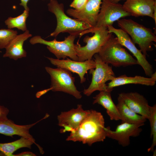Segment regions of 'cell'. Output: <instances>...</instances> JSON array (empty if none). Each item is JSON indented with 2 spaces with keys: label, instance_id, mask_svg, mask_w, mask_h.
I'll list each match as a JSON object with an SVG mask.
<instances>
[{
  "label": "cell",
  "instance_id": "8",
  "mask_svg": "<svg viewBox=\"0 0 156 156\" xmlns=\"http://www.w3.org/2000/svg\"><path fill=\"white\" fill-rule=\"evenodd\" d=\"M45 69L50 76L52 91L63 92L72 95L77 99L82 97L81 92L77 89L75 85V77H73L70 71L60 67L54 68L46 66Z\"/></svg>",
  "mask_w": 156,
  "mask_h": 156
},
{
  "label": "cell",
  "instance_id": "27",
  "mask_svg": "<svg viewBox=\"0 0 156 156\" xmlns=\"http://www.w3.org/2000/svg\"><path fill=\"white\" fill-rule=\"evenodd\" d=\"M9 112L8 109L3 106L0 105V118H7Z\"/></svg>",
  "mask_w": 156,
  "mask_h": 156
},
{
  "label": "cell",
  "instance_id": "29",
  "mask_svg": "<svg viewBox=\"0 0 156 156\" xmlns=\"http://www.w3.org/2000/svg\"><path fill=\"white\" fill-rule=\"evenodd\" d=\"M36 155L32 152L29 151L17 154H14L13 156H35Z\"/></svg>",
  "mask_w": 156,
  "mask_h": 156
},
{
  "label": "cell",
  "instance_id": "28",
  "mask_svg": "<svg viewBox=\"0 0 156 156\" xmlns=\"http://www.w3.org/2000/svg\"><path fill=\"white\" fill-rule=\"evenodd\" d=\"M52 88L50 87L48 89H45L42 90L38 92L36 94V96L37 98L40 97L42 95L45 94L49 91L52 90Z\"/></svg>",
  "mask_w": 156,
  "mask_h": 156
},
{
  "label": "cell",
  "instance_id": "13",
  "mask_svg": "<svg viewBox=\"0 0 156 156\" xmlns=\"http://www.w3.org/2000/svg\"><path fill=\"white\" fill-rule=\"evenodd\" d=\"M88 112V110H84L81 104H78L76 109L62 112L57 116L58 125L63 128L60 130V132H71L77 129L86 116Z\"/></svg>",
  "mask_w": 156,
  "mask_h": 156
},
{
  "label": "cell",
  "instance_id": "5",
  "mask_svg": "<svg viewBox=\"0 0 156 156\" xmlns=\"http://www.w3.org/2000/svg\"><path fill=\"white\" fill-rule=\"evenodd\" d=\"M104 62L114 67H125L138 64L119 42L117 37L112 36L107 40L98 53Z\"/></svg>",
  "mask_w": 156,
  "mask_h": 156
},
{
  "label": "cell",
  "instance_id": "26",
  "mask_svg": "<svg viewBox=\"0 0 156 156\" xmlns=\"http://www.w3.org/2000/svg\"><path fill=\"white\" fill-rule=\"evenodd\" d=\"M88 0H74L70 6L76 10L82 8L85 5Z\"/></svg>",
  "mask_w": 156,
  "mask_h": 156
},
{
  "label": "cell",
  "instance_id": "34",
  "mask_svg": "<svg viewBox=\"0 0 156 156\" xmlns=\"http://www.w3.org/2000/svg\"><path fill=\"white\" fill-rule=\"evenodd\" d=\"M1 52V51H0V52Z\"/></svg>",
  "mask_w": 156,
  "mask_h": 156
},
{
  "label": "cell",
  "instance_id": "10",
  "mask_svg": "<svg viewBox=\"0 0 156 156\" xmlns=\"http://www.w3.org/2000/svg\"><path fill=\"white\" fill-rule=\"evenodd\" d=\"M107 29L109 33L115 34L120 43L126 47L135 57L138 64L142 68L146 75L151 77L153 73L152 66L140 50L136 47L129 35L121 29L116 28L112 25L108 26Z\"/></svg>",
  "mask_w": 156,
  "mask_h": 156
},
{
  "label": "cell",
  "instance_id": "18",
  "mask_svg": "<svg viewBox=\"0 0 156 156\" xmlns=\"http://www.w3.org/2000/svg\"><path fill=\"white\" fill-rule=\"evenodd\" d=\"M41 120L31 124L18 125L7 118H0V133L11 137L17 135L21 137L32 138L29 132V129Z\"/></svg>",
  "mask_w": 156,
  "mask_h": 156
},
{
  "label": "cell",
  "instance_id": "9",
  "mask_svg": "<svg viewBox=\"0 0 156 156\" xmlns=\"http://www.w3.org/2000/svg\"><path fill=\"white\" fill-rule=\"evenodd\" d=\"M101 4L96 25L93 27L107 28L121 18L131 16L125 10L122 5L118 3L102 0Z\"/></svg>",
  "mask_w": 156,
  "mask_h": 156
},
{
  "label": "cell",
  "instance_id": "11",
  "mask_svg": "<svg viewBox=\"0 0 156 156\" xmlns=\"http://www.w3.org/2000/svg\"><path fill=\"white\" fill-rule=\"evenodd\" d=\"M142 126L125 122L118 125L115 131L110 130L109 127H105L107 137L117 141L123 147L128 146L130 144L131 137L138 136L142 131L140 127Z\"/></svg>",
  "mask_w": 156,
  "mask_h": 156
},
{
  "label": "cell",
  "instance_id": "15",
  "mask_svg": "<svg viewBox=\"0 0 156 156\" xmlns=\"http://www.w3.org/2000/svg\"><path fill=\"white\" fill-rule=\"evenodd\" d=\"M119 95L131 109L147 119L149 118L151 106L143 95L137 92L121 93Z\"/></svg>",
  "mask_w": 156,
  "mask_h": 156
},
{
  "label": "cell",
  "instance_id": "12",
  "mask_svg": "<svg viewBox=\"0 0 156 156\" xmlns=\"http://www.w3.org/2000/svg\"><path fill=\"white\" fill-rule=\"evenodd\" d=\"M102 0H88L81 9L76 10L69 8L67 14L76 19L85 23L91 28L96 24L98 16L101 8Z\"/></svg>",
  "mask_w": 156,
  "mask_h": 156
},
{
  "label": "cell",
  "instance_id": "30",
  "mask_svg": "<svg viewBox=\"0 0 156 156\" xmlns=\"http://www.w3.org/2000/svg\"><path fill=\"white\" fill-rule=\"evenodd\" d=\"M21 3L20 5L23 6L25 10H29V8L27 6V3L29 0H20Z\"/></svg>",
  "mask_w": 156,
  "mask_h": 156
},
{
  "label": "cell",
  "instance_id": "24",
  "mask_svg": "<svg viewBox=\"0 0 156 156\" xmlns=\"http://www.w3.org/2000/svg\"><path fill=\"white\" fill-rule=\"evenodd\" d=\"M149 120L151 126L150 137L152 139V143L151 147L148 148V152L153 151L156 145V105L150 107V114Z\"/></svg>",
  "mask_w": 156,
  "mask_h": 156
},
{
  "label": "cell",
  "instance_id": "3",
  "mask_svg": "<svg viewBox=\"0 0 156 156\" xmlns=\"http://www.w3.org/2000/svg\"><path fill=\"white\" fill-rule=\"evenodd\" d=\"M117 21L118 26L130 36L133 42L138 45L145 57L148 51L153 50L152 46L153 42H156V36L151 29L131 19H120Z\"/></svg>",
  "mask_w": 156,
  "mask_h": 156
},
{
  "label": "cell",
  "instance_id": "23",
  "mask_svg": "<svg viewBox=\"0 0 156 156\" xmlns=\"http://www.w3.org/2000/svg\"><path fill=\"white\" fill-rule=\"evenodd\" d=\"M29 10H25L22 14L17 17H8L5 21V24L9 29L16 28L25 31L27 30L26 23L29 15Z\"/></svg>",
  "mask_w": 156,
  "mask_h": 156
},
{
  "label": "cell",
  "instance_id": "16",
  "mask_svg": "<svg viewBox=\"0 0 156 156\" xmlns=\"http://www.w3.org/2000/svg\"><path fill=\"white\" fill-rule=\"evenodd\" d=\"M156 0H126L122 5L131 16L138 17L147 16L153 18Z\"/></svg>",
  "mask_w": 156,
  "mask_h": 156
},
{
  "label": "cell",
  "instance_id": "4",
  "mask_svg": "<svg viewBox=\"0 0 156 156\" xmlns=\"http://www.w3.org/2000/svg\"><path fill=\"white\" fill-rule=\"evenodd\" d=\"M49 10L55 15L57 21L55 29L49 36L57 37L61 33L79 36L82 32L91 27L85 23L68 16L64 12L63 3H59L57 0H50L48 4Z\"/></svg>",
  "mask_w": 156,
  "mask_h": 156
},
{
  "label": "cell",
  "instance_id": "2",
  "mask_svg": "<svg viewBox=\"0 0 156 156\" xmlns=\"http://www.w3.org/2000/svg\"><path fill=\"white\" fill-rule=\"evenodd\" d=\"M89 33H94V35L91 37L87 36L84 38L83 41L86 44V45L82 47L78 43L75 44L79 61L92 59L94 54L99 52L112 34L109 32L107 27H92L81 32L79 36L80 37Z\"/></svg>",
  "mask_w": 156,
  "mask_h": 156
},
{
  "label": "cell",
  "instance_id": "7",
  "mask_svg": "<svg viewBox=\"0 0 156 156\" xmlns=\"http://www.w3.org/2000/svg\"><path fill=\"white\" fill-rule=\"evenodd\" d=\"M78 36L77 34H70L63 41H59L56 39L47 41L39 36H36L30 39L29 42L32 44L39 43L47 45V48L57 59H65L69 57L72 60L78 61L74 44L75 40Z\"/></svg>",
  "mask_w": 156,
  "mask_h": 156
},
{
  "label": "cell",
  "instance_id": "17",
  "mask_svg": "<svg viewBox=\"0 0 156 156\" xmlns=\"http://www.w3.org/2000/svg\"><path fill=\"white\" fill-rule=\"evenodd\" d=\"M31 36L28 30L23 34L17 35L5 48L3 57H8L15 60L26 57L27 53L23 48V44L24 42Z\"/></svg>",
  "mask_w": 156,
  "mask_h": 156
},
{
  "label": "cell",
  "instance_id": "20",
  "mask_svg": "<svg viewBox=\"0 0 156 156\" xmlns=\"http://www.w3.org/2000/svg\"><path fill=\"white\" fill-rule=\"evenodd\" d=\"M156 80L153 78L136 75L128 77L125 75L115 77L108 84L107 88L110 92L114 87L129 84H140L147 86H154Z\"/></svg>",
  "mask_w": 156,
  "mask_h": 156
},
{
  "label": "cell",
  "instance_id": "21",
  "mask_svg": "<svg viewBox=\"0 0 156 156\" xmlns=\"http://www.w3.org/2000/svg\"><path fill=\"white\" fill-rule=\"evenodd\" d=\"M116 105L121 116L122 122L140 125L142 126L144 125L147 119L129 108L119 95Z\"/></svg>",
  "mask_w": 156,
  "mask_h": 156
},
{
  "label": "cell",
  "instance_id": "19",
  "mask_svg": "<svg viewBox=\"0 0 156 156\" xmlns=\"http://www.w3.org/2000/svg\"><path fill=\"white\" fill-rule=\"evenodd\" d=\"M93 98L94 100L93 104H98L105 109L111 120H121V117L117 106L112 100L111 92L106 91H100Z\"/></svg>",
  "mask_w": 156,
  "mask_h": 156
},
{
  "label": "cell",
  "instance_id": "22",
  "mask_svg": "<svg viewBox=\"0 0 156 156\" xmlns=\"http://www.w3.org/2000/svg\"><path fill=\"white\" fill-rule=\"evenodd\" d=\"M35 143L33 138L21 137L20 139L12 142L0 143V152L3 155L13 156V153L18 149L24 147L31 148L32 145Z\"/></svg>",
  "mask_w": 156,
  "mask_h": 156
},
{
  "label": "cell",
  "instance_id": "25",
  "mask_svg": "<svg viewBox=\"0 0 156 156\" xmlns=\"http://www.w3.org/2000/svg\"><path fill=\"white\" fill-rule=\"evenodd\" d=\"M17 34L16 31L12 29H0V49H5Z\"/></svg>",
  "mask_w": 156,
  "mask_h": 156
},
{
  "label": "cell",
  "instance_id": "32",
  "mask_svg": "<svg viewBox=\"0 0 156 156\" xmlns=\"http://www.w3.org/2000/svg\"><path fill=\"white\" fill-rule=\"evenodd\" d=\"M156 72L154 73H153L151 75V77L153 78V79L156 80Z\"/></svg>",
  "mask_w": 156,
  "mask_h": 156
},
{
  "label": "cell",
  "instance_id": "31",
  "mask_svg": "<svg viewBox=\"0 0 156 156\" xmlns=\"http://www.w3.org/2000/svg\"><path fill=\"white\" fill-rule=\"evenodd\" d=\"M153 19H154L155 23V25H156V5L155 6L154 8V11L153 12Z\"/></svg>",
  "mask_w": 156,
  "mask_h": 156
},
{
  "label": "cell",
  "instance_id": "1",
  "mask_svg": "<svg viewBox=\"0 0 156 156\" xmlns=\"http://www.w3.org/2000/svg\"><path fill=\"white\" fill-rule=\"evenodd\" d=\"M105 127L101 113L93 109L88 110L79 126L71 132L66 140L81 142L91 146L95 142L104 141L107 137Z\"/></svg>",
  "mask_w": 156,
  "mask_h": 156
},
{
  "label": "cell",
  "instance_id": "33",
  "mask_svg": "<svg viewBox=\"0 0 156 156\" xmlns=\"http://www.w3.org/2000/svg\"><path fill=\"white\" fill-rule=\"evenodd\" d=\"M109 1L114 3H117L119 1L122 0H108Z\"/></svg>",
  "mask_w": 156,
  "mask_h": 156
},
{
  "label": "cell",
  "instance_id": "6",
  "mask_svg": "<svg viewBox=\"0 0 156 156\" xmlns=\"http://www.w3.org/2000/svg\"><path fill=\"white\" fill-rule=\"evenodd\" d=\"M96 67L89 70V73L92 75L91 83L87 89L83 92L84 95L90 96L94 92L98 90L109 91L106 82L112 80L116 77L112 67L103 62L98 53L94 55Z\"/></svg>",
  "mask_w": 156,
  "mask_h": 156
},
{
  "label": "cell",
  "instance_id": "14",
  "mask_svg": "<svg viewBox=\"0 0 156 156\" xmlns=\"http://www.w3.org/2000/svg\"><path fill=\"white\" fill-rule=\"evenodd\" d=\"M53 65L66 69L71 72L76 73L79 76L81 83L84 82L86 78L85 75L88 70L95 68V62L93 59L86 60L83 62L76 61L68 58L60 60L51 57H46Z\"/></svg>",
  "mask_w": 156,
  "mask_h": 156
}]
</instances>
